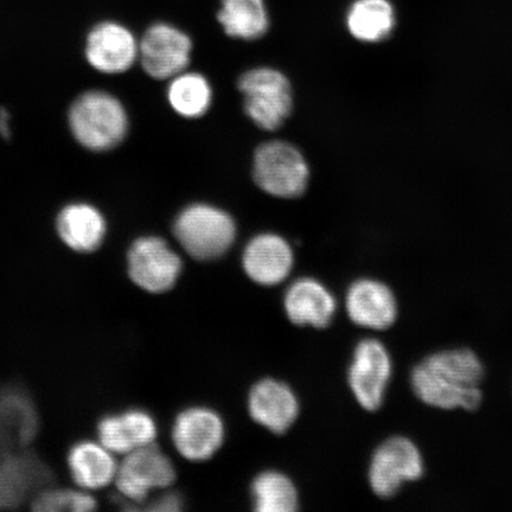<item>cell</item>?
Wrapping results in <instances>:
<instances>
[{"instance_id":"9","label":"cell","mask_w":512,"mask_h":512,"mask_svg":"<svg viewBox=\"0 0 512 512\" xmlns=\"http://www.w3.org/2000/svg\"><path fill=\"white\" fill-rule=\"evenodd\" d=\"M393 374L389 351L379 339H362L356 345L348 382L358 405L368 412L382 407Z\"/></svg>"},{"instance_id":"11","label":"cell","mask_w":512,"mask_h":512,"mask_svg":"<svg viewBox=\"0 0 512 512\" xmlns=\"http://www.w3.org/2000/svg\"><path fill=\"white\" fill-rule=\"evenodd\" d=\"M190 37L174 25L153 24L139 43V59L153 79L175 78L184 72L191 59Z\"/></svg>"},{"instance_id":"6","label":"cell","mask_w":512,"mask_h":512,"mask_svg":"<svg viewBox=\"0 0 512 512\" xmlns=\"http://www.w3.org/2000/svg\"><path fill=\"white\" fill-rule=\"evenodd\" d=\"M239 91L246 114L262 130H277L292 112L291 85L278 70H248L239 80Z\"/></svg>"},{"instance_id":"15","label":"cell","mask_w":512,"mask_h":512,"mask_svg":"<svg viewBox=\"0 0 512 512\" xmlns=\"http://www.w3.org/2000/svg\"><path fill=\"white\" fill-rule=\"evenodd\" d=\"M296 393L285 382L264 379L255 383L248 395V412L256 424L274 434H284L298 419Z\"/></svg>"},{"instance_id":"5","label":"cell","mask_w":512,"mask_h":512,"mask_svg":"<svg viewBox=\"0 0 512 512\" xmlns=\"http://www.w3.org/2000/svg\"><path fill=\"white\" fill-rule=\"evenodd\" d=\"M253 177L256 185L268 195L296 198L304 194L310 170L297 147L273 140L256 149Z\"/></svg>"},{"instance_id":"13","label":"cell","mask_w":512,"mask_h":512,"mask_svg":"<svg viewBox=\"0 0 512 512\" xmlns=\"http://www.w3.org/2000/svg\"><path fill=\"white\" fill-rule=\"evenodd\" d=\"M86 56L101 73L121 74L139 57V42L131 30L117 22H102L89 32Z\"/></svg>"},{"instance_id":"24","label":"cell","mask_w":512,"mask_h":512,"mask_svg":"<svg viewBox=\"0 0 512 512\" xmlns=\"http://www.w3.org/2000/svg\"><path fill=\"white\" fill-rule=\"evenodd\" d=\"M44 473L38 471V464L29 458H0V508H10L21 502L40 478L46 477Z\"/></svg>"},{"instance_id":"8","label":"cell","mask_w":512,"mask_h":512,"mask_svg":"<svg viewBox=\"0 0 512 512\" xmlns=\"http://www.w3.org/2000/svg\"><path fill=\"white\" fill-rule=\"evenodd\" d=\"M183 270V261L168 242L146 236L133 242L127 254V272L132 283L143 291L162 294L174 288Z\"/></svg>"},{"instance_id":"12","label":"cell","mask_w":512,"mask_h":512,"mask_svg":"<svg viewBox=\"0 0 512 512\" xmlns=\"http://www.w3.org/2000/svg\"><path fill=\"white\" fill-rule=\"evenodd\" d=\"M345 310L352 323L375 331L392 328L399 316L398 299L392 288L368 278L349 286L345 294Z\"/></svg>"},{"instance_id":"3","label":"cell","mask_w":512,"mask_h":512,"mask_svg":"<svg viewBox=\"0 0 512 512\" xmlns=\"http://www.w3.org/2000/svg\"><path fill=\"white\" fill-rule=\"evenodd\" d=\"M174 235L184 252L197 261H213L226 254L236 238L233 217L209 204L196 203L176 217Z\"/></svg>"},{"instance_id":"1","label":"cell","mask_w":512,"mask_h":512,"mask_svg":"<svg viewBox=\"0 0 512 512\" xmlns=\"http://www.w3.org/2000/svg\"><path fill=\"white\" fill-rule=\"evenodd\" d=\"M483 379L484 366L476 352L460 348L425 357L412 370L411 386L416 398L427 406L475 412L483 402Z\"/></svg>"},{"instance_id":"28","label":"cell","mask_w":512,"mask_h":512,"mask_svg":"<svg viewBox=\"0 0 512 512\" xmlns=\"http://www.w3.org/2000/svg\"><path fill=\"white\" fill-rule=\"evenodd\" d=\"M9 120V113L0 108V134L6 139L10 137Z\"/></svg>"},{"instance_id":"17","label":"cell","mask_w":512,"mask_h":512,"mask_svg":"<svg viewBox=\"0 0 512 512\" xmlns=\"http://www.w3.org/2000/svg\"><path fill=\"white\" fill-rule=\"evenodd\" d=\"M284 309L293 324L324 329L336 315L337 300L334 293L320 281L302 278L288 286Z\"/></svg>"},{"instance_id":"27","label":"cell","mask_w":512,"mask_h":512,"mask_svg":"<svg viewBox=\"0 0 512 512\" xmlns=\"http://www.w3.org/2000/svg\"><path fill=\"white\" fill-rule=\"evenodd\" d=\"M146 503L149 511L177 512L183 509V499L176 492H166Z\"/></svg>"},{"instance_id":"23","label":"cell","mask_w":512,"mask_h":512,"mask_svg":"<svg viewBox=\"0 0 512 512\" xmlns=\"http://www.w3.org/2000/svg\"><path fill=\"white\" fill-rule=\"evenodd\" d=\"M168 99L176 113L184 118L195 119L208 112L213 92L203 75L183 72L172 78Z\"/></svg>"},{"instance_id":"20","label":"cell","mask_w":512,"mask_h":512,"mask_svg":"<svg viewBox=\"0 0 512 512\" xmlns=\"http://www.w3.org/2000/svg\"><path fill=\"white\" fill-rule=\"evenodd\" d=\"M217 18L224 32L239 40H259L270 27L264 0H222Z\"/></svg>"},{"instance_id":"4","label":"cell","mask_w":512,"mask_h":512,"mask_svg":"<svg viewBox=\"0 0 512 512\" xmlns=\"http://www.w3.org/2000/svg\"><path fill=\"white\" fill-rule=\"evenodd\" d=\"M177 478L172 460L152 444L124 456L118 464L114 485L128 510L142 507L152 492L169 489Z\"/></svg>"},{"instance_id":"14","label":"cell","mask_w":512,"mask_h":512,"mask_svg":"<svg viewBox=\"0 0 512 512\" xmlns=\"http://www.w3.org/2000/svg\"><path fill=\"white\" fill-rule=\"evenodd\" d=\"M293 265L294 254L290 243L273 233L254 236L242 253V267L247 277L261 286L284 283Z\"/></svg>"},{"instance_id":"26","label":"cell","mask_w":512,"mask_h":512,"mask_svg":"<svg viewBox=\"0 0 512 512\" xmlns=\"http://www.w3.org/2000/svg\"><path fill=\"white\" fill-rule=\"evenodd\" d=\"M32 509L40 512H88L98 508L92 492L82 489H44L32 499Z\"/></svg>"},{"instance_id":"19","label":"cell","mask_w":512,"mask_h":512,"mask_svg":"<svg viewBox=\"0 0 512 512\" xmlns=\"http://www.w3.org/2000/svg\"><path fill=\"white\" fill-rule=\"evenodd\" d=\"M57 232L73 251L93 253L104 242L106 222L95 208L87 204H73L61 211Z\"/></svg>"},{"instance_id":"21","label":"cell","mask_w":512,"mask_h":512,"mask_svg":"<svg viewBox=\"0 0 512 512\" xmlns=\"http://www.w3.org/2000/svg\"><path fill=\"white\" fill-rule=\"evenodd\" d=\"M347 25L356 40L380 42L395 27L393 6L388 0H356L348 11Z\"/></svg>"},{"instance_id":"16","label":"cell","mask_w":512,"mask_h":512,"mask_svg":"<svg viewBox=\"0 0 512 512\" xmlns=\"http://www.w3.org/2000/svg\"><path fill=\"white\" fill-rule=\"evenodd\" d=\"M98 440L113 454H126L155 444L158 427L155 419L144 409L131 408L125 412L105 415L96 427Z\"/></svg>"},{"instance_id":"22","label":"cell","mask_w":512,"mask_h":512,"mask_svg":"<svg viewBox=\"0 0 512 512\" xmlns=\"http://www.w3.org/2000/svg\"><path fill=\"white\" fill-rule=\"evenodd\" d=\"M253 509L258 512H293L299 507L296 485L285 473H260L251 486Z\"/></svg>"},{"instance_id":"18","label":"cell","mask_w":512,"mask_h":512,"mask_svg":"<svg viewBox=\"0 0 512 512\" xmlns=\"http://www.w3.org/2000/svg\"><path fill=\"white\" fill-rule=\"evenodd\" d=\"M100 441L82 440L68 451L67 466L78 488L99 491L114 483L118 463Z\"/></svg>"},{"instance_id":"2","label":"cell","mask_w":512,"mask_h":512,"mask_svg":"<svg viewBox=\"0 0 512 512\" xmlns=\"http://www.w3.org/2000/svg\"><path fill=\"white\" fill-rule=\"evenodd\" d=\"M69 124L76 140L95 152L114 149L123 142L128 130L123 105L114 96L99 91L82 94L74 102Z\"/></svg>"},{"instance_id":"25","label":"cell","mask_w":512,"mask_h":512,"mask_svg":"<svg viewBox=\"0 0 512 512\" xmlns=\"http://www.w3.org/2000/svg\"><path fill=\"white\" fill-rule=\"evenodd\" d=\"M37 419L27 399L16 394L0 398V438L11 445H25L34 438Z\"/></svg>"},{"instance_id":"7","label":"cell","mask_w":512,"mask_h":512,"mask_svg":"<svg viewBox=\"0 0 512 512\" xmlns=\"http://www.w3.org/2000/svg\"><path fill=\"white\" fill-rule=\"evenodd\" d=\"M425 473L424 457L412 439L395 435L376 448L369 465V484L374 494L390 498L402 486L416 482Z\"/></svg>"},{"instance_id":"10","label":"cell","mask_w":512,"mask_h":512,"mask_svg":"<svg viewBox=\"0 0 512 512\" xmlns=\"http://www.w3.org/2000/svg\"><path fill=\"white\" fill-rule=\"evenodd\" d=\"M171 438L179 456L189 462H206L222 447L226 426L214 409L191 407L177 415Z\"/></svg>"}]
</instances>
